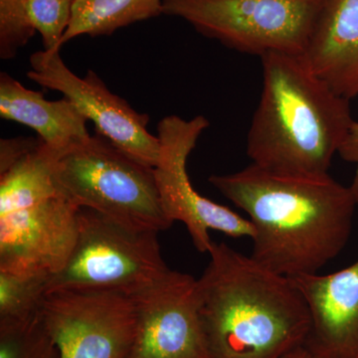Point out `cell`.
<instances>
[{
	"instance_id": "11",
	"label": "cell",
	"mask_w": 358,
	"mask_h": 358,
	"mask_svg": "<svg viewBox=\"0 0 358 358\" xmlns=\"http://www.w3.org/2000/svg\"><path fill=\"white\" fill-rule=\"evenodd\" d=\"M129 298L136 327L127 358H210L200 319L197 279L169 268Z\"/></svg>"
},
{
	"instance_id": "12",
	"label": "cell",
	"mask_w": 358,
	"mask_h": 358,
	"mask_svg": "<svg viewBox=\"0 0 358 358\" xmlns=\"http://www.w3.org/2000/svg\"><path fill=\"white\" fill-rule=\"evenodd\" d=\"M291 279L310 310L305 345L322 358H358V259L331 274Z\"/></svg>"
},
{
	"instance_id": "20",
	"label": "cell",
	"mask_w": 358,
	"mask_h": 358,
	"mask_svg": "<svg viewBox=\"0 0 358 358\" xmlns=\"http://www.w3.org/2000/svg\"><path fill=\"white\" fill-rule=\"evenodd\" d=\"M338 155L345 162L358 164V122H353L350 134L341 145Z\"/></svg>"
},
{
	"instance_id": "13",
	"label": "cell",
	"mask_w": 358,
	"mask_h": 358,
	"mask_svg": "<svg viewBox=\"0 0 358 358\" xmlns=\"http://www.w3.org/2000/svg\"><path fill=\"white\" fill-rule=\"evenodd\" d=\"M303 57L334 93L358 96V0H327Z\"/></svg>"
},
{
	"instance_id": "3",
	"label": "cell",
	"mask_w": 358,
	"mask_h": 358,
	"mask_svg": "<svg viewBox=\"0 0 358 358\" xmlns=\"http://www.w3.org/2000/svg\"><path fill=\"white\" fill-rule=\"evenodd\" d=\"M261 60L262 94L247 136L252 164L293 176L329 173L355 122L350 101L320 80L303 55L271 53Z\"/></svg>"
},
{
	"instance_id": "9",
	"label": "cell",
	"mask_w": 358,
	"mask_h": 358,
	"mask_svg": "<svg viewBox=\"0 0 358 358\" xmlns=\"http://www.w3.org/2000/svg\"><path fill=\"white\" fill-rule=\"evenodd\" d=\"M79 209L61 189L0 200V271L62 270L76 243Z\"/></svg>"
},
{
	"instance_id": "18",
	"label": "cell",
	"mask_w": 358,
	"mask_h": 358,
	"mask_svg": "<svg viewBox=\"0 0 358 358\" xmlns=\"http://www.w3.org/2000/svg\"><path fill=\"white\" fill-rule=\"evenodd\" d=\"M74 0H28L27 16L34 31L41 35L45 51L62 48Z\"/></svg>"
},
{
	"instance_id": "22",
	"label": "cell",
	"mask_w": 358,
	"mask_h": 358,
	"mask_svg": "<svg viewBox=\"0 0 358 358\" xmlns=\"http://www.w3.org/2000/svg\"><path fill=\"white\" fill-rule=\"evenodd\" d=\"M355 166H357V169H355V178H353L352 185H350V189H352L358 208V164Z\"/></svg>"
},
{
	"instance_id": "2",
	"label": "cell",
	"mask_w": 358,
	"mask_h": 358,
	"mask_svg": "<svg viewBox=\"0 0 358 358\" xmlns=\"http://www.w3.org/2000/svg\"><path fill=\"white\" fill-rule=\"evenodd\" d=\"M197 279L210 358H282L310 331L307 303L293 280L225 243L213 242Z\"/></svg>"
},
{
	"instance_id": "15",
	"label": "cell",
	"mask_w": 358,
	"mask_h": 358,
	"mask_svg": "<svg viewBox=\"0 0 358 358\" xmlns=\"http://www.w3.org/2000/svg\"><path fill=\"white\" fill-rule=\"evenodd\" d=\"M162 2L164 0H74L72 18L62 46L82 35H110L126 26L157 17L162 14Z\"/></svg>"
},
{
	"instance_id": "16",
	"label": "cell",
	"mask_w": 358,
	"mask_h": 358,
	"mask_svg": "<svg viewBox=\"0 0 358 358\" xmlns=\"http://www.w3.org/2000/svg\"><path fill=\"white\" fill-rule=\"evenodd\" d=\"M50 275L0 271V326L23 324L36 317L46 296Z\"/></svg>"
},
{
	"instance_id": "10",
	"label": "cell",
	"mask_w": 358,
	"mask_h": 358,
	"mask_svg": "<svg viewBox=\"0 0 358 358\" xmlns=\"http://www.w3.org/2000/svg\"><path fill=\"white\" fill-rule=\"evenodd\" d=\"M27 77L45 89L60 92L88 121L96 133L145 166H157L159 136L148 131L150 117L136 112L115 95L93 71L79 77L66 66L60 50L37 51L30 57Z\"/></svg>"
},
{
	"instance_id": "4",
	"label": "cell",
	"mask_w": 358,
	"mask_h": 358,
	"mask_svg": "<svg viewBox=\"0 0 358 358\" xmlns=\"http://www.w3.org/2000/svg\"><path fill=\"white\" fill-rule=\"evenodd\" d=\"M54 174L61 192L79 208L160 232L173 222L160 202L155 169L96 133L61 155Z\"/></svg>"
},
{
	"instance_id": "5",
	"label": "cell",
	"mask_w": 358,
	"mask_h": 358,
	"mask_svg": "<svg viewBox=\"0 0 358 358\" xmlns=\"http://www.w3.org/2000/svg\"><path fill=\"white\" fill-rule=\"evenodd\" d=\"M159 232L79 209L74 249L62 270L51 275L49 292H119L131 296L167 273Z\"/></svg>"
},
{
	"instance_id": "14",
	"label": "cell",
	"mask_w": 358,
	"mask_h": 358,
	"mask_svg": "<svg viewBox=\"0 0 358 358\" xmlns=\"http://www.w3.org/2000/svg\"><path fill=\"white\" fill-rule=\"evenodd\" d=\"M0 115L34 129L40 140L59 155L91 136L88 120L69 100H46L42 92L26 89L4 72L0 74Z\"/></svg>"
},
{
	"instance_id": "7",
	"label": "cell",
	"mask_w": 358,
	"mask_h": 358,
	"mask_svg": "<svg viewBox=\"0 0 358 358\" xmlns=\"http://www.w3.org/2000/svg\"><path fill=\"white\" fill-rule=\"evenodd\" d=\"M208 127V120L203 115L192 120L178 115L164 117L157 126L160 152L154 169L164 213L171 222L185 224L193 245L201 253H208L213 244L209 231L251 240L255 235V228L248 218L206 199L190 181L188 157Z\"/></svg>"
},
{
	"instance_id": "21",
	"label": "cell",
	"mask_w": 358,
	"mask_h": 358,
	"mask_svg": "<svg viewBox=\"0 0 358 358\" xmlns=\"http://www.w3.org/2000/svg\"><path fill=\"white\" fill-rule=\"evenodd\" d=\"M282 358H322L313 352L307 345H303L294 348L291 352L287 353Z\"/></svg>"
},
{
	"instance_id": "19",
	"label": "cell",
	"mask_w": 358,
	"mask_h": 358,
	"mask_svg": "<svg viewBox=\"0 0 358 358\" xmlns=\"http://www.w3.org/2000/svg\"><path fill=\"white\" fill-rule=\"evenodd\" d=\"M28 0H0V57L11 59L34 35L27 16Z\"/></svg>"
},
{
	"instance_id": "17",
	"label": "cell",
	"mask_w": 358,
	"mask_h": 358,
	"mask_svg": "<svg viewBox=\"0 0 358 358\" xmlns=\"http://www.w3.org/2000/svg\"><path fill=\"white\" fill-rule=\"evenodd\" d=\"M0 358H61L40 313L23 324L0 326Z\"/></svg>"
},
{
	"instance_id": "8",
	"label": "cell",
	"mask_w": 358,
	"mask_h": 358,
	"mask_svg": "<svg viewBox=\"0 0 358 358\" xmlns=\"http://www.w3.org/2000/svg\"><path fill=\"white\" fill-rule=\"evenodd\" d=\"M40 317L61 358H127L136 334L134 301L119 292H49Z\"/></svg>"
},
{
	"instance_id": "1",
	"label": "cell",
	"mask_w": 358,
	"mask_h": 358,
	"mask_svg": "<svg viewBox=\"0 0 358 358\" xmlns=\"http://www.w3.org/2000/svg\"><path fill=\"white\" fill-rule=\"evenodd\" d=\"M255 228L251 256L289 278L319 273L345 248L357 208L350 186L329 173L293 176L251 164L209 178Z\"/></svg>"
},
{
	"instance_id": "6",
	"label": "cell",
	"mask_w": 358,
	"mask_h": 358,
	"mask_svg": "<svg viewBox=\"0 0 358 358\" xmlns=\"http://www.w3.org/2000/svg\"><path fill=\"white\" fill-rule=\"evenodd\" d=\"M327 0H164L162 14L259 57L303 55Z\"/></svg>"
}]
</instances>
